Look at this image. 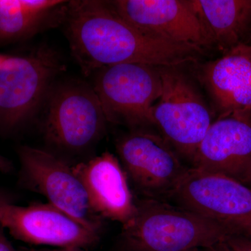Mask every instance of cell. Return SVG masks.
Segmentation results:
<instances>
[{
	"label": "cell",
	"instance_id": "cell-18",
	"mask_svg": "<svg viewBox=\"0 0 251 251\" xmlns=\"http://www.w3.org/2000/svg\"><path fill=\"white\" fill-rule=\"evenodd\" d=\"M4 228L0 224V251H21L15 249L4 232Z\"/></svg>",
	"mask_w": 251,
	"mask_h": 251
},
{
	"label": "cell",
	"instance_id": "cell-12",
	"mask_svg": "<svg viewBox=\"0 0 251 251\" xmlns=\"http://www.w3.org/2000/svg\"><path fill=\"white\" fill-rule=\"evenodd\" d=\"M191 164L194 169L226 175L247 185L251 176V111L216 118Z\"/></svg>",
	"mask_w": 251,
	"mask_h": 251
},
{
	"label": "cell",
	"instance_id": "cell-1",
	"mask_svg": "<svg viewBox=\"0 0 251 251\" xmlns=\"http://www.w3.org/2000/svg\"><path fill=\"white\" fill-rule=\"evenodd\" d=\"M72 55L82 72L121 64L179 67L205 50L150 35L120 17L107 1H68L64 21Z\"/></svg>",
	"mask_w": 251,
	"mask_h": 251
},
{
	"label": "cell",
	"instance_id": "cell-10",
	"mask_svg": "<svg viewBox=\"0 0 251 251\" xmlns=\"http://www.w3.org/2000/svg\"><path fill=\"white\" fill-rule=\"evenodd\" d=\"M107 2L120 17L150 35L204 50L213 46L192 0H115Z\"/></svg>",
	"mask_w": 251,
	"mask_h": 251
},
{
	"label": "cell",
	"instance_id": "cell-20",
	"mask_svg": "<svg viewBox=\"0 0 251 251\" xmlns=\"http://www.w3.org/2000/svg\"><path fill=\"white\" fill-rule=\"evenodd\" d=\"M202 251H231L226 242L220 243L213 247L206 248V249H201Z\"/></svg>",
	"mask_w": 251,
	"mask_h": 251
},
{
	"label": "cell",
	"instance_id": "cell-4",
	"mask_svg": "<svg viewBox=\"0 0 251 251\" xmlns=\"http://www.w3.org/2000/svg\"><path fill=\"white\" fill-rule=\"evenodd\" d=\"M64 70L59 54L46 46L25 57H10L0 70V130L16 129L34 116Z\"/></svg>",
	"mask_w": 251,
	"mask_h": 251
},
{
	"label": "cell",
	"instance_id": "cell-19",
	"mask_svg": "<svg viewBox=\"0 0 251 251\" xmlns=\"http://www.w3.org/2000/svg\"><path fill=\"white\" fill-rule=\"evenodd\" d=\"M21 251H87L85 249H79V248H64V249H53V250H48V249H21Z\"/></svg>",
	"mask_w": 251,
	"mask_h": 251
},
{
	"label": "cell",
	"instance_id": "cell-14",
	"mask_svg": "<svg viewBox=\"0 0 251 251\" xmlns=\"http://www.w3.org/2000/svg\"><path fill=\"white\" fill-rule=\"evenodd\" d=\"M72 168L85 186L94 211L100 217L122 226L134 218L136 202L126 173L116 156L106 151Z\"/></svg>",
	"mask_w": 251,
	"mask_h": 251
},
{
	"label": "cell",
	"instance_id": "cell-15",
	"mask_svg": "<svg viewBox=\"0 0 251 251\" xmlns=\"http://www.w3.org/2000/svg\"><path fill=\"white\" fill-rule=\"evenodd\" d=\"M213 45L228 50L242 39L251 25V0H192Z\"/></svg>",
	"mask_w": 251,
	"mask_h": 251
},
{
	"label": "cell",
	"instance_id": "cell-13",
	"mask_svg": "<svg viewBox=\"0 0 251 251\" xmlns=\"http://www.w3.org/2000/svg\"><path fill=\"white\" fill-rule=\"evenodd\" d=\"M217 118L251 111V46L243 42L198 67Z\"/></svg>",
	"mask_w": 251,
	"mask_h": 251
},
{
	"label": "cell",
	"instance_id": "cell-7",
	"mask_svg": "<svg viewBox=\"0 0 251 251\" xmlns=\"http://www.w3.org/2000/svg\"><path fill=\"white\" fill-rule=\"evenodd\" d=\"M18 153L23 184L87 228L100 234L103 219L94 211L85 186L72 166L40 149L22 146Z\"/></svg>",
	"mask_w": 251,
	"mask_h": 251
},
{
	"label": "cell",
	"instance_id": "cell-8",
	"mask_svg": "<svg viewBox=\"0 0 251 251\" xmlns=\"http://www.w3.org/2000/svg\"><path fill=\"white\" fill-rule=\"evenodd\" d=\"M171 198L181 207L251 234V188L233 178L189 168Z\"/></svg>",
	"mask_w": 251,
	"mask_h": 251
},
{
	"label": "cell",
	"instance_id": "cell-2",
	"mask_svg": "<svg viewBox=\"0 0 251 251\" xmlns=\"http://www.w3.org/2000/svg\"><path fill=\"white\" fill-rule=\"evenodd\" d=\"M130 223L122 226V240L127 251H188L226 242L244 234L181 206L160 200L136 202Z\"/></svg>",
	"mask_w": 251,
	"mask_h": 251
},
{
	"label": "cell",
	"instance_id": "cell-22",
	"mask_svg": "<svg viewBox=\"0 0 251 251\" xmlns=\"http://www.w3.org/2000/svg\"><path fill=\"white\" fill-rule=\"evenodd\" d=\"M9 202H11L9 198L3 193H0V210H1L3 206Z\"/></svg>",
	"mask_w": 251,
	"mask_h": 251
},
{
	"label": "cell",
	"instance_id": "cell-25",
	"mask_svg": "<svg viewBox=\"0 0 251 251\" xmlns=\"http://www.w3.org/2000/svg\"><path fill=\"white\" fill-rule=\"evenodd\" d=\"M188 251H202V250H201V249H195V250H191Z\"/></svg>",
	"mask_w": 251,
	"mask_h": 251
},
{
	"label": "cell",
	"instance_id": "cell-3",
	"mask_svg": "<svg viewBox=\"0 0 251 251\" xmlns=\"http://www.w3.org/2000/svg\"><path fill=\"white\" fill-rule=\"evenodd\" d=\"M162 92L153 106V125L180 157L192 162L216 116L196 84L179 67H160Z\"/></svg>",
	"mask_w": 251,
	"mask_h": 251
},
{
	"label": "cell",
	"instance_id": "cell-17",
	"mask_svg": "<svg viewBox=\"0 0 251 251\" xmlns=\"http://www.w3.org/2000/svg\"><path fill=\"white\" fill-rule=\"evenodd\" d=\"M226 244L231 251H251V234H234L226 240Z\"/></svg>",
	"mask_w": 251,
	"mask_h": 251
},
{
	"label": "cell",
	"instance_id": "cell-9",
	"mask_svg": "<svg viewBox=\"0 0 251 251\" xmlns=\"http://www.w3.org/2000/svg\"><path fill=\"white\" fill-rule=\"evenodd\" d=\"M117 151L128 179L151 199L171 197L189 168L163 136L133 132L117 143Z\"/></svg>",
	"mask_w": 251,
	"mask_h": 251
},
{
	"label": "cell",
	"instance_id": "cell-24",
	"mask_svg": "<svg viewBox=\"0 0 251 251\" xmlns=\"http://www.w3.org/2000/svg\"><path fill=\"white\" fill-rule=\"evenodd\" d=\"M247 185L248 186H250V187L251 188V176L250 179H249V182H248Z\"/></svg>",
	"mask_w": 251,
	"mask_h": 251
},
{
	"label": "cell",
	"instance_id": "cell-6",
	"mask_svg": "<svg viewBox=\"0 0 251 251\" xmlns=\"http://www.w3.org/2000/svg\"><path fill=\"white\" fill-rule=\"evenodd\" d=\"M44 133L50 143L79 151L96 143L107 120L93 88L80 82L54 87L48 97Z\"/></svg>",
	"mask_w": 251,
	"mask_h": 251
},
{
	"label": "cell",
	"instance_id": "cell-21",
	"mask_svg": "<svg viewBox=\"0 0 251 251\" xmlns=\"http://www.w3.org/2000/svg\"><path fill=\"white\" fill-rule=\"evenodd\" d=\"M10 165L9 162L4 160L2 157L0 156V170L2 171H9Z\"/></svg>",
	"mask_w": 251,
	"mask_h": 251
},
{
	"label": "cell",
	"instance_id": "cell-11",
	"mask_svg": "<svg viewBox=\"0 0 251 251\" xmlns=\"http://www.w3.org/2000/svg\"><path fill=\"white\" fill-rule=\"evenodd\" d=\"M0 224L15 239L34 245L87 249L100 239V234L49 202L26 206L7 203L0 210Z\"/></svg>",
	"mask_w": 251,
	"mask_h": 251
},
{
	"label": "cell",
	"instance_id": "cell-23",
	"mask_svg": "<svg viewBox=\"0 0 251 251\" xmlns=\"http://www.w3.org/2000/svg\"><path fill=\"white\" fill-rule=\"evenodd\" d=\"M9 57H7V56L0 54V70H1L2 68L6 67L8 61H9Z\"/></svg>",
	"mask_w": 251,
	"mask_h": 251
},
{
	"label": "cell",
	"instance_id": "cell-16",
	"mask_svg": "<svg viewBox=\"0 0 251 251\" xmlns=\"http://www.w3.org/2000/svg\"><path fill=\"white\" fill-rule=\"evenodd\" d=\"M67 2L49 14H36L26 6L25 0H0V45L63 22Z\"/></svg>",
	"mask_w": 251,
	"mask_h": 251
},
{
	"label": "cell",
	"instance_id": "cell-5",
	"mask_svg": "<svg viewBox=\"0 0 251 251\" xmlns=\"http://www.w3.org/2000/svg\"><path fill=\"white\" fill-rule=\"evenodd\" d=\"M93 89L108 122L153 125V108L162 92L160 67L121 64L103 68Z\"/></svg>",
	"mask_w": 251,
	"mask_h": 251
}]
</instances>
